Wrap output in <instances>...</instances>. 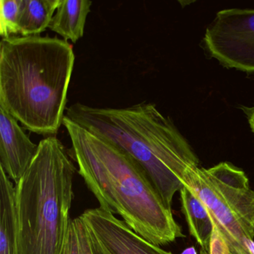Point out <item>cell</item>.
<instances>
[{
	"label": "cell",
	"mask_w": 254,
	"mask_h": 254,
	"mask_svg": "<svg viewBox=\"0 0 254 254\" xmlns=\"http://www.w3.org/2000/svg\"><path fill=\"white\" fill-rule=\"evenodd\" d=\"M78 174L101 207L120 215L135 233L157 246L184 238L145 171L128 154L64 117Z\"/></svg>",
	"instance_id": "cell-1"
},
{
	"label": "cell",
	"mask_w": 254,
	"mask_h": 254,
	"mask_svg": "<svg viewBox=\"0 0 254 254\" xmlns=\"http://www.w3.org/2000/svg\"><path fill=\"white\" fill-rule=\"evenodd\" d=\"M65 117L128 154L170 210L175 193L187 185V175L199 167L190 144L154 104L111 108L77 102L66 108Z\"/></svg>",
	"instance_id": "cell-2"
},
{
	"label": "cell",
	"mask_w": 254,
	"mask_h": 254,
	"mask_svg": "<svg viewBox=\"0 0 254 254\" xmlns=\"http://www.w3.org/2000/svg\"><path fill=\"white\" fill-rule=\"evenodd\" d=\"M74 63L72 46L57 37L2 38L0 105L26 130L56 134L66 115Z\"/></svg>",
	"instance_id": "cell-3"
},
{
	"label": "cell",
	"mask_w": 254,
	"mask_h": 254,
	"mask_svg": "<svg viewBox=\"0 0 254 254\" xmlns=\"http://www.w3.org/2000/svg\"><path fill=\"white\" fill-rule=\"evenodd\" d=\"M75 170L57 137L39 142L36 157L14 187L19 254H63Z\"/></svg>",
	"instance_id": "cell-4"
},
{
	"label": "cell",
	"mask_w": 254,
	"mask_h": 254,
	"mask_svg": "<svg viewBox=\"0 0 254 254\" xmlns=\"http://www.w3.org/2000/svg\"><path fill=\"white\" fill-rule=\"evenodd\" d=\"M204 43L224 66L254 72V10L219 11L206 29Z\"/></svg>",
	"instance_id": "cell-5"
},
{
	"label": "cell",
	"mask_w": 254,
	"mask_h": 254,
	"mask_svg": "<svg viewBox=\"0 0 254 254\" xmlns=\"http://www.w3.org/2000/svg\"><path fill=\"white\" fill-rule=\"evenodd\" d=\"M187 187L191 188L210 212L214 224L227 242L232 254H254V242L249 230L233 212L203 168L187 175Z\"/></svg>",
	"instance_id": "cell-6"
},
{
	"label": "cell",
	"mask_w": 254,
	"mask_h": 254,
	"mask_svg": "<svg viewBox=\"0 0 254 254\" xmlns=\"http://www.w3.org/2000/svg\"><path fill=\"white\" fill-rule=\"evenodd\" d=\"M81 216L112 254H172L141 237L109 209H89Z\"/></svg>",
	"instance_id": "cell-7"
},
{
	"label": "cell",
	"mask_w": 254,
	"mask_h": 254,
	"mask_svg": "<svg viewBox=\"0 0 254 254\" xmlns=\"http://www.w3.org/2000/svg\"><path fill=\"white\" fill-rule=\"evenodd\" d=\"M39 150L18 121L0 105V166L17 183L30 167Z\"/></svg>",
	"instance_id": "cell-8"
},
{
	"label": "cell",
	"mask_w": 254,
	"mask_h": 254,
	"mask_svg": "<svg viewBox=\"0 0 254 254\" xmlns=\"http://www.w3.org/2000/svg\"><path fill=\"white\" fill-rule=\"evenodd\" d=\"M204 172L233 212L246 226L254 191L250 187L245 172L228 163H221L210 169H204Z\"/></svg>",
	"instance_id": "cell-9"
},
{
	"label": "cell",
	"mask_w": 254,
	"mask_h": 254,
	"mask_svg": "<svg viewBox=\"0 0 254 254\" xmlns=\"http://www.w3.org/2000/svg\"><path fill=\"white\" fill-rule=\"evenodd\" d=\"M91 5L89 0H60L49 29L75 44L84 36Z\"/></svg>",
	"instance_id": "cell-10"
},
{
	"label": "cell",
	"mask_w": 254,
	"mask_h": 254,
	"mask_svg": "<svg viewBox=\"0 0 254 254\" xmlns=\"http://www.w3.org/2000/svg\"><path fill=\"white\" fill-rule=\"evenodd\" d=\"M0 254H19L14 187L0 166Z\"/></svg>",
	"instance_id": "cell-11"
},
{
	"label": "cell",
	"mask_w": 254,
	"mask_h": 254,
	"mask_svg": "<svg viewBox=\"0 0 254 254\" xmlns=\"http://www.w3.org/2000/svg\"><path fill=\"white\" fill-rule=\"evenodd\" d=\"M180 193L183 212L188 224L190 234L195 239L201 249L209 251V242L215 226L207 206L187 186L183 187Z\"/></svg>",
	"instance_id": "cell-12"
},
{
	"label": "cell",
	"mask_w": 254,
	"mask_h": 254,
	"mask_svg": "<svg viewBox=\"0 0 254 254\" xmlns=\"http://www.w3.org/2000/svg\"><path fill=\"white\" fill-rule=\"evenodd\" d=\"M60 0H23L19 35L37 36L50 27Z\"/></svg>",
	"instance_id": "cell-13"
},
{
	"label": "cell",
	"mask_w": 254,
	"mask_h": 254,
	"mask_svg": "<svg viewBox=\"0 0 254 254\" xmlns=\"http://www.w3.org/2000/svg\"><path fill=\"white\" fill-rule=\"evenodd\" d=\"M63 254H112L82 217L71 219Z\"/></svg>",
	"instance_id": "cell-14"
},
{
	"label": "cell",
	"mask_w": 254,
	"mask_h": 254,
	"mask_svg": "<svg viewBox=\"0 0 254 254\" xmlns=\"http://www.w3.org/2000/svg\"><path fill=\"white\" fill-rule=\"evenodd\" d=\"M23 0L0 1V34L8 38L19 34V23Z\"/></svg>",
	"instance_id": "cell-15"
},
{
	"label": "cell",
	"mask_w": 254,
	"mask_h": 254,
	"mask_svg": "<svg viewBox=\"0 0 254 254\" xmlns=\"http://www.w3.org/2000/svg\"><path fill=\"white\" fill-rule=\"evenodd\" d=\"M208 254H230V248L227 242L215 226L209 242Z\"/></svg>",
	"instance_id": "cell-16"
},
{
	"label": "cell",
	"mask_w": 254,
	"mask_h": 254,
	"mask_svg": "<svg viewBox=\"0 0 254 254\" xmlns=\"http://www.w3.org/2000/svg\"><path fill=\"white\" fill-rule=\"evenodd\" d=\"M248 226L252 231L254 236V198L251 203V209H250L249 218H248Z\"/></svg>",
	"instance_id": "cell-17"
},
{
	"label": "cell",
	"mask_w": 254,
	"mask_h": 254,
	"mask_svg": "<svg viewBox=\"0 0 254 254\" xmlns=\"http://www.w3.org/2000/svg\"><path fill=\"white\" fill-rule=\"evenodd\" d=\"M249 123L253 131L254 132V108L250 114Z\"/></svg>",
	"instance_id": "cell-18"
},
{
	"label": "cell",
	"mask_w": 254,
	"mask_h": 254,
	"mask_svg": "<svg viewBox=\"0 0 254 254\" xmlns=\"http://www.w3.org/2000/svg\"><path fill=\"white\" fill-rule=\"evenodd\" d=\"M182 254H195V251L193 248H191V249L187 250V251H184Z\"/></svg>",
	"instance_id": "cell-19"
},
{
	"label": "cell",
	"mask_w": 254,
	"mask_h": 254,
	"mask_svg": "<svg viewBox=\"0 0 254 254\" xmlns=\"http://www.w3.org/2000/svg\"><path fill=\"white\" fill-rule=\"evenodd\" d=\"M200 254H208V251H206V250L201 249V251H200Z\"/></svg>",
	"instance_id": "cell-20"
}]
</instances>
